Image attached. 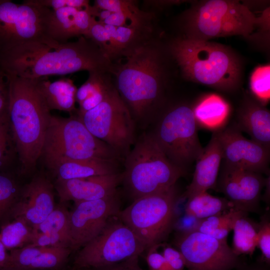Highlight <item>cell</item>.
I'll return each instance as SVG.
<instances>
[{"mask_svg":"<svg viewBox=\"0 0 270 270\" xmlns=\"http://www.w3.org/2000/svg\"><path fill=\"white\" fill-rule=\"evenodd\" d=\"M113 64L96 44L84 36L74 42H28L0 56L5 72L32 79L82 70L110 74Z\"/></svg>","mask_w":270,"mask_h":270,"instance_id":"cell-1","label":"cell"},{"mask_svg":"<svg viewBox=\"0 0 270 270\" xmlns=\"http://www.w3.org/2000/svg\"><path fill=\"white\" fill-rule=\"evenodd\" d=\"M166 46L154 36L124 54L110 72L116 88L133 118L143 120L160 106L169 78Z\"/></svg>","mask_w":270,"mask_h":270,"instance_id":"cell-2","label":"cell"},{"mask_svg":"<svg viewBox=\"0 0 270 270\" xmlns=\"http://www.w3.org/2000/svg\"><path fill=\"white\" fill-rule=\"evenodd\" d=\"M6 74L8 79V116L21 172L26 174L34 170L42 155L52 115L40 90L37 78Z\"/></svg>","mask_w":270,"mask_h":270,"instance_id":"cell-3","label":"cell"},{"mask_svg":"<svg viewBox=\"0 0 270 270\" xmlns=\"http://www.w3.org/2000/svg\"><path fill=\"white\" fill-rule=\"evenodd\" d=\"M166 48L188 80L224 92L240 86L242 62L230 47L182 36L172 39Z\"/></svg>","mask_w":270,"mask_h":270,"instance_id":"cell-4","label":"cell"},{"mask_svg":"<svg viewBox=\"0 0 270 270\" xmlns=\"http://www.w3.org/2000/svg\"><path fill=\"white\" fill-rule=\"evenodd\" d=\"M182 36L209 40L232 36L249 39L256 30L258 17L238 0H208L192 3L180 18Z\"/></svg>","mask_w":270,"mask_h":270,"instance_id":"cell-5","label":"cell"},{"mask_svg":"<svg viewBox=\"0 0 270 270\" xmlns=\"http://www.w3.org/2000/svg\"><path fill=\"white\" fill-rule=\"evenodd\" d=\"M122 182L133 200L175 185L186 170L172 164L152 134H144L125 158Z\"/></svg>","mask_w":270,"mask_h":270,"instance_id":"cell-6","label":"cell"},{"mask_svg":"<svg viewBox=\"0 0 270 270\" xmlns=\"http://www.w3.org/2000/svg\"><path fill=\"white\" fill-rule=\"evenodd\" d=\"M42 155L46 165L51 170L67 160L117 162L120 158L109 145L91 134L77 115L69 118L52 116Z\"/></svg>","mask_w":270,"mask_h":270,"instance_id":"cell-7","label":"cell"},{"mask_svg":"<svg viewBox=\"0 0 270 270\" xmlns=\"http://www.w3.org/2000/svg\"><path fill=\"white\" fill-rule=\"evenodd\" d=\"M180 197L175 184L134 200L116 216L132 230L146 250L164 242L173 230Z\"/></svg>","mask_w":270,"mask_h":270,"instance_id":"cell-8","label":"cell"},{"mask_svg":"<svg viewBox=\"0 0 270 270\" xmlns=\"http://www.w3.org/2000/svg\"><path fill=\"white\" fill-rule=\"evenodd\" d=\"M152 134L170 160L185 170L204 150L192 106L188 104H178L166 111Z\"/></svg>","mask_w":270,"mask_h":270,"instance_id":"cell-9","label":"cell"},{"mask_svg":"<svg viewBox=\"0 0 270 270\" xmlns=\"http://www.w3.org/2000/svg\"><path fill=\"white\" fill-rule=\"evenodd\" d=\"M77 116L89 132L126 158L134 140V118L116 86L92 109Z\"/></svg>","mask_w":270,"mask_h":270,"instance_id":"cell-10","label":"cell"},{"mask_svg":"<svg viewBox=\"0 0 270 270\" xmlns=\"http://www.w3.org/2000/svg\"><path fill=\"white\" fill-rule=\"evenodd\" d=\"M51 12L36 0H0V56L24 44L54 40L47 32Z\"/></svg>","mask_w":270,"mask_h":270,"instance_id":"cell-11","label":"cell"},{"mask_svg":"<svg viewBox=\"0 0 270 270\" xmlns=\"http://www.w3.org/2000/svg\"><path fill=\"white\" fill-rule=\"evenodd\" d=\"M146 248L134 233L116 216L78 252L73 270L97 268L140 256Z\"/></svg>","mask_w":270,"mask_h":270,"instance_id":"cell-12","label":"cell"},{"mask_svg":"<svg viewBox=\"0 0 270 270\" xmlns=\"http://www.w3.org/2000/svg\"><path fill=\"white\" fill-rule=\"evenodd\" d=\"M174 244L188 270H234L244 264L228 242L198 230L176 233Z\"/></svg>","mask_w":270,"mask_h":270,"instance_id":"cell-13","label":"cell"},{"mask_svg":"<svg viewBox=\"0 0 270 270\" xmlns=\"http://www.w3.org/2000/svg\"><path fill=\"white\" fill-rule=\"evenodd\" d=\"M118 193L104 198L75 204L70 212L71 250H78L98 236L120 211Z\"/></svg>","mask_w":270,"mask_h":270,"instance_id":"cell-14","label":"cell"},{"mask_svg":"<svg viewBox=\"0 0 270 270\" xmlns=\"http://www.w3.org/2000/svg\"><path fill=\"white\" fill-rule=\"evenodd\" d=\"M266 180L260 174L223 164L215 188L225 195L234 208L258 212Z\"/></svg>","mask_w":270,"mask_h":270,"instance_id":"cell-15","label":"cell"},{"mask_svg":"<svg viewBox=\"0 0 270 270\" xmlns=\"http://www.w3.org/2000/svg\"><path fill=\"white\" fill-rule=\"evenodd\" d=\"M217 133L224 164L262 174L269 173L270 149L244 137L236 125Z\"/></svg>","mask_w":270,"mask_h":270,"instance_id":"cell-16","label":"cell"},{"mask_svg":"<svg viewBox=\"0 0 270 270\" xmlns=\"http://www.w3.org/2000/svg\"><path fill=\"white\" fill-rule=\"evenodd\" d=\"M54 208L52 186L44 176L37 175L23 188L10 216L34 227L42 222Z\"/></svg>","mask_w":270,"mask_h":270,"instance_id":"cell-17","label":"cell"},{"mask_svg":"<svg viewBox=\"0 0 270 270\" xmlns=\"http://www.w3.org/2000/svg\"><path fill=\"white\" fill-rule=\"evenodd\" d=\"M122 173L66 180H56L55 188L60 203H74L104 198L117 193Z\"/></svg>","mask_w":270,"mask_h":270,"instance_id":"cell-18","label":"cell"},{"mask_svg":"<svg viewBox=\"0 0 270 270\" xmlns=\"http://www.w3.org/2000/svg\"><path fill=\"white\" fill-rule=\"evenodd\" d=\"M222 152L217 132H214L202 154L196 160V164L190 184L181 196L182 199L188 198L209 189L216 188Z\"/></svg>","mask_w":270,"mask_h":270,"instance_id":"cell-19","label":"cell"},{"mask_svg":"<svg viewBox=\"0 0 270 270\" xmlns=\"http://www.w3.org/2000/svg\"><path fill=\"white\" fill-rule=\"evenodd\" d=\"M71 251L69 248L28 246L14 250L9 252L6 269L58 270L66 263Z\"/></svg>","mask_w":270,"mask_h":270,"instance_id":"cell-20","label":"cell"},{"mask_svg":"<svg viewBox=\"0 0 270 270\" xmlns=\"http://www.w3.org/2000/svg\"><path fill=\"white\" fill-rule=\"evenodd\" d=\"M90 6L82 9L65 7L52 10L47 24L48 36L59 43L67 42L72 37H86L95 18Z\"/></svg>","mask_w":270,"mask_h":270,"instance_id":"cell-21","label":"cell"},{"mask_svg":"<svg viewBox=\"0 0 270 270\" xmlns=\"http://www.w3.org/2000/svg\"><path fill=\"white\" fill-rule=\"evenodd\" d=\"M240 130H244L251 140L262 146L270 149V113L265 106L254 98H246L238 112Z\"/></svg>","mask_w":270,"mask_h":270,"instance_id":"cell-22","label":"cell"},{"mask_svg":"<svg viewBox=\"0 0 270 270\" xmlns=\"http://www.w3.org/2000/svg\"><path fill=\"white\" fill-rule=\"evenodd\" d=\"M192 110L198 125L215 132L224 126L230 114L229 104L214 94L202 96L192 106Z\"/></svg>","mask_w":270,"mask_h":270,"instance_id":"cell-23","label":"cell"},{"mask_svg":"<svg viewBox=\"0 0 270 270\" xmlns=\"http://www.w3.org/2000/svg\"><path fill=\"white\" fill-rule=\"evenodd\" d=\"M47 78L37 79L40 90L49 110L70 113L76 112L75 103L77 88L73 81L64 78L52 82Z\"/></svg>","mask_w":270,"mask_h":270,"instance_id":"cell-24","label":"cell"},{"mask_svg":"<svg viewBox=\"0 0 270 270\" xmlns=\"http://www.w3.org/2000/svg\"><path fill=\"white\" fill-rule=\"evenodd\" d=\"M57 180H66L108 175L118 172L117 162L102 160H71L52 170Z\"/></svg>","mask_w":270,"mask_h":270,"instance_id":"cell-25","label":"cell"},{"mask_svg":"<svg viewBox=\"0 0 270 270\" xmlns=\"http://www.w3.org/2000/svg\"><path fill=\"white\" fill-rule=\"evenodd\" d=\"M108 74L110 73L89 72L88 80L76 90V100L80 106L78 112H85L94 108L115 86Z\"/></svg>","mask_w":270,"mask_h":270,"instance_id":"cell-26","label":"cell"},{"mask_svg":"<svg viewBox=\"0 0 270 270\" xmlns=\"http://www.w3.org/2000/svg\"><path fill=\"white\" fill-rule=\"evenodd\" d=\"M246 213L235 222L232 230V246L234 252L238 256L253 254L258 245V222L248 216Z\"/></svg>","mask_w":270,"mask_h":270,"instance_id":"cell-27","label":"cell"},{"mask_svg":"<svg viewBox=\"0 0 270 270\" xmlns=\"http://www.w3.org/2000/svg\"><path fill=\"white\" fill-rule=\"evenodd\" d=\"M232 208V204L226 198L214 196L205 192L188 198L184 211L202 220L222 214Z\"/></svg>","mask_w":270,"mask_h":270,"instance_id":"cell-28","label":"cell"},{"mask_svg":"<svg viewBox=\"0 0 270 270\" xmlns=\"http://www.w3.org/2000/svg\"><path fill=\"white\" fill-rule=\"evenodd\" d=\"M246 213L232 208L222 214L201 220L196 230L228 242V236L236 221Z\"/></svg>","mask_w":270,"mask_h":270,"instance_id":"cell-29","label":"cell"},{"mask_svg":"<svg viewBox=\"0 0 270 270\" xmlns=\"http://www.w3.org/2000/svg\"><path fill=\"white\" fill-rule=\"evenodd\" d=\"M98 8L124 14L130 24L135 26L152 25L154 14L150 12L140 10L132 0H96L94 5Z\"/></svg>","mask_w":270,"mask_h":270,"instance_id":"cell-30","label":"cell"},{"mask_svg":"<svg viewBox=\"0 0 270 270\" xmlns=\"http://www.w3.org/2000/svg\"><path fill=\"white\" fill-rule=\"evenodd\" d=\"M32 234V227L22 220L14 219L2 226L0 240L6 249L10 251L30 244Z\"/></svg>","mask_w":270,"mask_h":270,"instance_id":"cell-31","label":"cell"},{"mask_svg":"<svg viewBox=\"0 0 270 270\" xmlns=\"http://www.w3.org/2000/svg\"><path fill=\"white\" fill-rule=\"evenodd\" d=\"M70 212L61 203L40 224L32 227L39 233H60L70 236Z\"/></svg>","mask_w":270,"mask_h":270,"instance_id":"cell-32","label":"cell"},{"mask_svg":"<svg viewBox=\"0 0 270 270\" xmlns=\"http://www.w3.org/2000/svg\"><path fill=\"white\" fill-rule=\"evenodd\" d=\"M250 88L254 98L265 106L270 98V64L257 66L252 72Z\"/></svg>","mask_w":270,"mask_h":270,"instance_id":"cell-33","label":"cell"},{"mask_svg":"<svg viewBox=\"0 0 270 270\" xmlns=\"http://www.w3.org/2000/svg\"><path fill=\"white\" fill-rule=\"evenodd\" d=\"M19 196L14 181L8 176L0 174V224L10 216Z\"/></svg>","mask_w":270,"mask_h":270,"instance_id":"cell-34","label":"cell"},{"mask_svg":"<svg viewBox=\"0 0 270 270\" xmlns=\"http://www.w3.org/2000/svg\"><path fill=\"white\" fill-rule=\"evenodd\" d=\"M257 247L261 252L259 260L267 264H270V212L268 208L260 218L258 222Z\"/></svg>","mask_w":270,"mask_h":270,"instance_id":"cell-35","label":"cell"},{"mask_svg":"<svg viewBox=\"0 0 270 270\" xmlns=\"http://www.w3.org/2000/svg\"><path fill=\"white\" fill-rule=\"evenodd\" d=\"M70 240L68 236L60 233H39L33 232L28 246L69 248Z\"/></svg>","mask_w":270,"mask_h":270,"instance_id":"cell-36","label":"cell"},{"mask_svg":"<svg viewBox=\"0 0 270 270\" xmlns=\"http://www.w3.org/2000/svg\"><path fill=\"white\" fill-rule=\"evenodd\" d=\"M8 114L0 118V168L8 160L12 141H14Z\"/></svg>","mask_w":270,"mask_h":270,"instance_id":"cell-37","label":"cell"},{"mask_svg":"<svg viewBox=\"0 0 270 270\" xmlns=\"http://www.w3.org/2000/svg\"><path fill=\"white\" fill-rule=\"evenodd\" d=\"M161 252L166 260L170 270H183L186 267L184 258L176 248L162 242L160 244Z\"/></svg>","mask_w":270,"mask_h":270,"instance_id":"cell-38","label":"cell"},{"mask_svg":"<svg viewBox=\"0 0 270 270\" xmlns=\"http://www.w3.org/2000/svg\"><path fill=\"white\" fill-rule=\"evenodd\" d=\"M159 244L151 246L146 250L147 251L146 260L148 270H170L164 256L158 250Z\"/></svg>","mask_w":270,"mask_h":270,"instance_id":"cell-39","label":"cell"},{"mask_svg":"<svg viewBox=\"0 0 270 270\" xmlns=\"http://www.w3.org/2000/svg\"><path fill=\"white\" fill-rule=\"evenodd\" d=\"M201 220L186 213L177 216L173 226L176 233H186L196 230Z\"/></svg>","mask_w":270,"mask_h":270,"instance_id":"cell-40","label":"cell"},{"mask_svg":"<svg viewBox=\"0 0 270 270\" xmlns=\"http://www.w3.org/2000/svg\"><path fill=\"white\" fill-rule=\"evenodd\" d=\"M41 6L52 10L65 7H72L80 9L89 7V0H36Z\"/></svg>","mask_w":270,"mask_h":270,"instance_id":"cell-41","label":"cell"},{"mask_svg":"<svg viewBox=\"0 0 270 270\" xmlns=\"http://www.w3.org/2000/svg\"><path fill=\"white\" fill-rule=\"evenodd\" d=\"M8 79L0 66V118L8 114Z\"/></svg>","mask_w":270,"mask_h":270,"instance_id":"cell-42","label":"cell"},{"mask_svg":"<svg viewBox=\"0 0 270 270\" xmlns=\"http://www.w3.org/2000/svg\"><path fill=\"white\" fill-rule=\"evenodd\" d=\"M139 256L132 257L126 260L93 270H144L138 264Z\"/></svg>","mask_w":270,"mask_h":270,"instance_id":"cell-43","label":"cell"},{"mask_svg":"<svg viewBox=\"0 0 270 270\" xmlns=\"http://www.w3.org/2000/svg\"><path fill=\"white\" fill-rule=\"evenodd\" d=\"M127 18L124 14L112 12L106 18L100 22L106 24L119 27L127 25Z\"/></svg>","mask_w":270,"mask_h":270,"instance_id":"cell-44","label":"cell"},{"mask_svg":"<svg viewBox=\"0 0 270 270\" xmlns=\"http://www.w3.org/2000/svg\"><path fill=\"white\" fill-rule=\"evenodd\" d=\"M234 270H270V265L258 260L251 264H244Z\"/></svg>","mask_w":270,"mask_h":270,"instance_id":"cell-45","label":"cell"},{"mask_svg":"<svg viewBox=\"0 0 270 270\" xmlns=\"http://www.w3.org/2000/svg\"><path fill=\"white\" fill-rule=\"evenodd\" d=\"M0 240V270H6L8 266L10 254Z\"/></svg>","mask_w":270,"mask_h":270,"instance_id":"cell-46","label":"cell"},{"mask_svg":"<svg viewBox=\"0 0 270 270\" xmlns=\"http://www.w3.org/2000/svg\"><path fill=\"white\" fill-rule=\"evenodd\" d=\"M148 3L152 4V6L154 7H164L172 4H180L181 1L180 0H152L147 1Z\"/></svg>","mask_w":270,"mask_h":270,"instance_id":"cell-47","label":"cell"},{"mask_svg":"<svg viewBox=\"0 0 270 270\" xmlns=\"http://www.w3.org/2000/svg\"><path fill=\"white\" fill-rule=\"evenodd\" d=\"M5 270H17V269H14V268H8Z\"/></svg>","mask_w":270,"mask_h":270,"instance_id":"cell-48","label":"cell"},{"mask_svg":"<svg viewBox=\"0 0 270 270\" xmlns=\"http://www.w3.org/2000/svg\"><path fill=\"white\" fill-rule=\"evenodd\" d=\"M82 270V269H80V270Z\"/></svg>","mask_w":270,"mask_h":270,"instance_id":"cell-49","label":"cell"}]
</instances>
